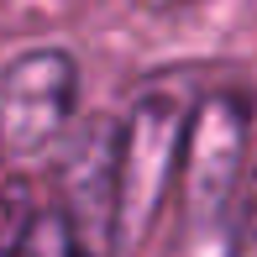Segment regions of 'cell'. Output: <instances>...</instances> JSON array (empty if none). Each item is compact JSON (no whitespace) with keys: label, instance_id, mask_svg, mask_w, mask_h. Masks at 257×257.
Returning <instances> with one entry per match:
<instances>
[{"label":"cell","instance_id":"6da1fadb","mask_svg":"<svg viewBox=\"0 0 257 257\" xmlns=\"http://www.w3.org/2000/svg\"><path fill=\"white\" fill-rule=\"evenodd\" d=\"M184 126L189 110L168 89H147L132 105L126 126H115V252L142 247L147 231L158 226L179 179Z\"/></svg>","mask_w":257,"mask_h":257},{"label":"cell","instance_id":"7a4b0ae2","mask_svg":"<svg viewBox=\"0 0 257 257\" xmlns=\"http://www.w3.org/2000/svg\"><path fill=\"white\" fill-rule=\"evenodd\" d=\"M241 163H247V105L241 95H205L189 110L179 179H173L184 226H226Z\"/></svg>","mask_w":257,"mask_h":257},{"label":"cell","instance_id":"3957f363","mask_svg":"<svg viewBox=\"0 0 257 257\" xmlns=\"http://www.w3.org/2000/svg\"><path fill=\"white\" fill-rule=\"evenodd\" d=\"M79 105V63L63 48H32L0 68V153L37 158L68 132Z\"/></svg>","mask_w":257,"mask_h":257},{"label":"cell","instance_id":"277c9868","mask_svg":"<svg viewBox=\"0 0 257 257\" xmlns=\"http://www.w3.org/2000/svg\"><path fill=\"white\" fill-rule=\"evenodd\" d=\"M79 257H110L115 252V126L95 121L74 142L63 163V194H58Z\"/></svg>","mask_w":257,"mask_h":257},{"label":"cell","instance_id":"5b68a950","mask_svg":"<svg viewBox=\"0 0 257 257\" xmlns=\"http://www.w3.org/2000/svg\"><path fill=\"white\" fill-rule=\"evenodd\" d=\"M16 257H79L74 252V231H68V220H63V210H32V220H27V231H21V241H16Z\"/></svg>","mask_w":257,"mask_h":257},{"label":"cell","instance_id":"8992f818","mask_svg":"<svg viewBox=\"0 0 257 257\" xmlns=\"http://www.w3.org/2000/svg\"><path fill=\"white\" fill-rule=\"evenodd\" d=\"M173 257H236L231 226H184V247Z\"/></svg>","mask_w":257,"mask_h":257},{"label":"cell","instance_id":"52a82bcc","mask_svg":"<svg viewBox=\"0 0 257 257\" xmlns=\"http://www.w3.org/2000/svg\"><path fill=\"white\" fill-rule=\"evenodd\" d=\"M241 236H247V247H257V168L247 179V194H241Z\"/></svg>","mask_w":257,"mask_h":257},{"label":"cell","instance_id":"ba28073f","mask_svg":"<svg viewBox=\"0 0 257 257\" xmlns=\"http://www.w3.org/2000/svg\"><path fill=\"white\" fill-rule=\"evenodd\" d=\"M236 257H257V247H247V252H236Z\"/></svg>","mask_w":257,"mask_h":257}]
</instances>
